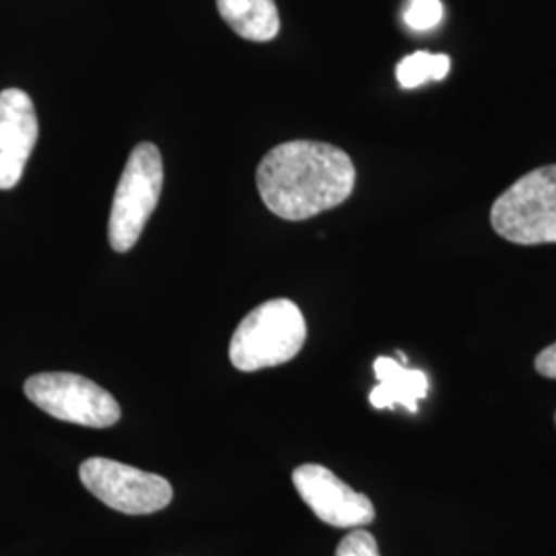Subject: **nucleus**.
Returning a JSON list of instances; mask_svg holds the SVG:
<instances>
[{"instance_id":"6","label":"nucleus","mask_w":556,"mask_h":556,"mask_svg":"<svg viewBox=\"0 0 556 556\" xmlns=\"http://www.w3.org/2000/svg\"><path fill=\"white\" fill-rule=\"evenodd\" d=\"M79 477L93 497L126 516L155 514L174 498V489L165 478L108 457L85 459Z\"/></svg>"},{"instance_id":"12","label":"nucleus","mask_w":556,"mask_h":556,"mask_svg":"<svg viewBox=\"0 0 556 556\" xmlns=\"http://www.w3.org/2000/svg\"><path fill=\"white\" fill-rule=\"evenodd\" d=\"M443 21L441 0H408L404 9V23L413 31H431Z\"/></svg>"},{"instance_id":"9","label":"nucleus","mask_w":556,"mask_h":556,"mask_svg":"<svg viewBox=\"0 0 556 556\" xmlns=\"http://www.w3.org/2000/svg\"><path fill=\"white\" fill-rule=\"evenodd\" d=\"M378 388L371 390L369 402L374 408L404 406L408 413H417L418 402L429 394V378L420 369H408L392 357H378L374 363Z\"/></svg>"},{"instance_id":"13","label":"nucleus","mask_w":556,"mask_h":556,"mask_svg":"<svg viewBox=\"0 0 556 556\" xmlns=\"http://www.w3.org/2000/svg\"><path fill=\"white\" fill-rule=\"evenodd\" d=\"M337 556H381L379 555L378 540L367 532L355 528L351 534L340 540L338 544Z\"/></svg>"},{"instance_id":"2","label":"nucleus","mask_w":556,"mask_h":556,"mask_svg":"<svg viewBox=\"0 0 556 556\" xmlns=\"http://www.w3.org/2000/svg\"><path fill=\"white\" fill-rule=\"evenodd\" d=\"M307 338V324L291 299H270L239 321L229 358L239 371L252 374L278 367L299 355Z\"/></svg>"},{"instance_id":"4","label":"nucleus","mask_w":556,"mask_h":556,"mask_svg":"<svg viewBox=\"0 0 556 556\" xmlns=\"http://www.w3.org/2000/svg\"><path fill=\"white\" fill-rule=\"evenodd\" d=\"M161 188L163 160L160 149L151 142H140L126 161L112 202L108 225L112 250L124 254L137 245L147 220L160 204Z\"/></svg>"},{"instance_id":"15","label":"nucleus","mask_w":556,"mask_h":556,"mask_svg":"<svg viewBox=\"0 0 556 556\" xmlns=\"http://www.w3.org/2000/svg\"><path fill=\"white\" fill-rule=\"evenodd\" d=\"M555 422H556V415H555Z\"/></svg>"},{"instance_id":"11","label":"nucleus","mask_w":556,"mask_h":556,"mask_svg":"<svg viewBox=\"0 0 556 556\" xmlns=\"http://www.w3.org/2000/svg\"><path fill=\"white\" fill-rule=\"evenodd\" d=\"M452 68L447 54L415 52L400 60L396 66V79L402 89H417L429 80H443Z\"/></svg>"},{"instance_id":"8","label":"nucleus","mask_w":556,"mask_h":556,"mask_svg":"<svg viewBox=\"0 0 556 556\" xmlns=\"http://www.w3.org/2000/svg\"><path fill=\"white\" fill-rule=\"evenodd\" d=\"M38 135L40 124L31 98L21 89L0 91V190L20 184Z\"/></svg>"},{"instance_id":"14","label":"nucleus","mask_w":556,"mask_h":556,"mask_svg":"<svg viewBox=\"0 0 556 556\" xmlns=\"http://www.w3.org/2000/svg\"><path fill=\"white\" fill-rule=\"evenodd\" d=\"M534 367L542 378L556 379V342L538 353Z\"/></svg>"},{"instance_id":"3","label":"nucleus","mask_w":556,"mask_h":556,"mask_svg":"<svg viewBox=\"0 0 556 556\" xmlns=\"http://www.w3.org/2000/svg\"><path fill=\"white\" fill-rule=\"evenodd\" d=\"M498 236L517 245L556 243V165H544L517 179L491 208Z\"/></svg>"},{"instance_id":"1","label":"nucleus","mask_w":556,"mask_h":556,"mask_svg":"<svg viewBox=\"0 0 556 556\" xmlns=\"http://www.w3.org/2000/svg\"><path fill=\"white\" fill-rule=\"evenodd\" d=\"M357 169L334 144L291 140L268 151L256 172L266 208L285 220H305L353 194Z\"/></svg>"},{"instance_id":"10","label":"nucleus","mask_w":556,"mask_h":556,"mask_svg":"<svg viewBox=\"0 0 556 556\" xmlns=\"http://www.w3.org/2000/svg\"><path fill=\"white\" fill-rule=\"evenodd\" d=\"M217 9L243 40L270 41L278 36L280 17L275 0H217Z\"/></svg>"},{"instance_id":"7","label":"nucleus","mask_w":556,"mask_h":556,"mask_svg":"<svg viewBox=\"0 0 556 556\" xmlns=\"http://www.w3.org/2000/svg\"><path fill=\"white\" fill-rule=\"evenodd\" d=\"M293 484L303 503L328 526L355 530L376 519L371 498L353 491L326 466L301 464L293 470Z\"/></svg>"},{"instance_id":"5","label":"nucleus","mask_w":556,"mask_h":556,"mask_svg":"<svg viewBox=\"0 0 556 556\" xmlns=\"http://www.w3.org/2000/svg\"><path fill=\"white\" fill-rule=\"evenodd\" d=\"M23 392L46 415L80 427L108 429L122 417L116 397L96 381L77 374L50 371L31 376L25 381Z\"/></svg>"}]
</instances>
